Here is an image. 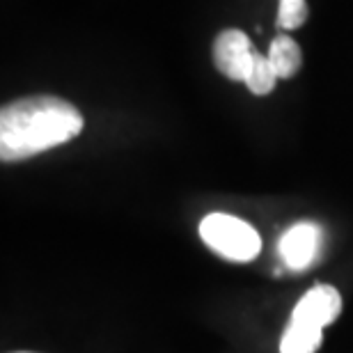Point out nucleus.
I'll list each match as a JSON object with an SVG mask.
<instances>
[{
    "label": "nucleus",
    "instance_id": "6",
    "mask_svg": "<svg viewBox=\"0 0 353 353\" xmlns=\"http://www.w3.org/2000/svg\"><path fill=\"white\" fill-rule=\"evenodd\" d=\"M268 60H271L278 79H292V76L299 74V69L303 65L301 46L292 37H287V34H280V37H275L271 41Z\"/></svg>",
    "mask_w": 353,
    "mask_h": 353
},
{
    "label": "nucleus",
    "instance_id": "5",
    "mask_svg": "<svg viewBox=\"0 0 353 353\" xmlns=\"http://www.w3.org/2000/svg\"><path fill=\"white\" fill-rule=\"evenodd\" d=\"M323 232L314 223H296L280 239V257L289 271H305L321 252Z\"/></svg>",
    "mask_w": 353,
    "mask_h": 353
},
{
    "label": "nucleus",
    "instance_id": "9",
    "mask_svg": "<svg viewBox=\"0 0 353 353\" xmlns=\"http://www.w3.org/2000/svg\"><path fill=\"white\" fill-rule=\"evenodd\" d=\"M17 353H30V351H17Z\"/></svg>",
    "mask_w": 353,
    "mask_h": 353
},
{
    "label": "nucleus",
    "instance_id": "2",
    "mask_svg": "<svg viewBox=\"0 0 353 353\" xmlns=\"http://www.w3.org/2000/svg\"><path fill=\"white\" fill-rule=\"evenodd\" d=\"M342 312V296L335 287L316 285L296 303L289 326L282 333L280 353H316L323 328Z\"/></svg>",
    "mask_w": 353,
    "mask_h": 353
},
{
    "label": "nucleus",
    "instance_id": "8",
    "mask_svg": "<svg viewBox=\"0 0 353 353\" xmlns=\"http://www.w3.org/2000/svg\"><path fill=\"white\" fill-rule=\"evenodd\" d=\"M307 21L305 0H280L278 7V26L285 30H296Z\"/></svg>",
    "mask_w": 353,
    "mask_h": 353
},
{
    "label": "nucleus",
    "instance_id": "1",
    "mask_svg": "<svg viewBox=\"0 0 353 353\" xmlns=\"http://www.w3.org/2000/svg\"><path fill=\"white\" fill-rule=\"evenodd\" d=\"M85 126L81 110L60 97H26L0 110V159L23 161L74 140Z\"/></svg>",
    "mask_w": 353,
    "mask_h": 353
},
{
    "label": "nucleus",
    "instance_id": "3",
    "mask_svg": "<svg viewBox=\"0 0 353 353\" xmlns=\"http://www.w3.org/2000/svg\"><path fill=\"white\" fill-rule=\"evenodd\" d=\"M200 236L211 250L230 262H250L262 250V239L255 228L230 214H209L200 223Z\"/></svg>",
    "mask_w": 353,
    "mask_h": 353
},
{
    "label": "nucleus",
    "instance_id": "4",
    "mask_svg": "<svg viewBox=\"0 0 353 353\" xmlns=\"http://www.w3.org/2000/svg\"><path fill=\"white\" fill-rule=\"evenodd\" d=\"M255 48L248 34L241 30H223L214 39V65L225 79L230 81H248L252 69Z\"/></svg>",
    "mask_w": 353,
    "mask_h": 353
},
{
    "label": "nucleus",
    "instance_id": "7",
    "mask_svg": "<svg viewBox=\"0 0 353 353\" xmlns=\"http://www.w3.org/2000/svg\"><path fill=\"white\" fill-rule=\"evenodd\" d=\"M275 81H278V74H275V69L271 65V60H268V55H262V53L255 51V58H252V69L248 74V81H245L248 90L252 92V94L264 97L275 88Z\"/></svg>",
    "mask_w": 353,
    "mask_h": 353
}]
</instances>
